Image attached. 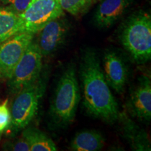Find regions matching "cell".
I'll use <instances>...</instances> for the list:
<instances>
[{
	"mask_svg": "<svg viewBox=\"0 0 151 151\" xmlns=\"http://www.w3.org/2000/svg\"><path fill=\"white\" fill-rule=\"evenodd\" d=\"M31 0H0L6 8L20 16L24 12Z\"/></svg>",
	"mask_w": 151,
	"mask_h": 151,
	"instance_id": "cell-17",
	"label": "cell"
},
{
	"mask_svg": "<svg viewBox=\"0 0 151 151\" xmlns=\"http://www.w3.org/2000/svg\"><path fill=\"white\" fill-rule=\"evenodd\" d=\"M96 0H58L63 11L73 15H81L91 6Z\"/></svg>",
	"mask_w": 151,
	"mask_h": 151,
	"instance_id": "cell-16",
	"label": "cell"
},
{
	"mask_svg": "<svg viewBox=\"0 0 151 151\" xmlns=\"http://www.w3.org/2000/svg\"><path fill=\"white\" fill-rule=\"evenodd\" d=\"M11 124V112L8 108V99L0 104V133L6 130Z\"/></svg>",
	"mask_w": 151,
	"mask_h": 151,
	"instance_id": "cell-19",
	"label": "cell"
},
{
	"mask_svg": "<svg viewBox=\"0 0 151 151\" xmlns=\"http://www.w3.org/2000/svg\"><path fill=\"white\" fill-rule=\"evenodd\" d=\"M83 105L87 113L108 124L118 121L120 111L106 81L99 57L95 50L83 52L79 67Z\"/></svg>",
	"mask_w": 151,
	"mask_h": 151,
	"instance_id": "cell-1",
	"label": "cell"
},
{
	"mask_svg": "<svg viewBox=\"0 0 151 151\" xmlns=\"http://www.w3.org/2000/svg\"><path fill=\"white\" fill-rule=\"evenodd\" d=\"M120 43L132 60L144 64L151 58V16L143 11L132 14L122 23L118 34Z\"/></svg>",
	"mask_w": 151,
	"mask_h": 151,
	"instance_id": "cell-3",
	"label": "cell"
},
{
	"mask_svg": "<svg viewBox=\"0 0 151 151\" xmlns=\"http://www.w3.org/2000/svg\"><path fill=\"white\" fill-rule=\"evenodd\" d=\"M22 137L29 143L30 151L58 150L54 141L46 133L37 128H26L22 132Z\"/></svg>",
	"mask_w": 151,
	"mask_h": 151,
	"instance_id": "cell-15",
	"label": "cell"
},
{
	"mask_svg": "<svg viewBox=\"0 0 151 151\" xmlns=\"http://www.w3.org/2000/svg\"><path fill=\"white\" fill-rule=\"evenodd\" d=\"M102 71L110 88L117 93H122L129 78V68L121 55L106 50L102 58Z\"/></svg>",
	"mask_w": 151,
	"mask_h": 151,
	"instance_id": "cell-10",
	"label": "cell"
},
{
	"mask_svg": "<svg viewBox=\"0 0 151 151\" xmlns=\"http://www.w3.org/2000/svg\"><path fill=\"white\" fill-rule=\"evenodd\" d=\"M128 113L134 118L148 122L151 119V81L148 75H141L130 90L126 102Z\"/></svg>",
	"mask_w": 151,
	"mask_h": 151,
	"instance_id": "cell-9",
	"label": "cell"
},
{
	"mask_svg": "<svg viewBox=\"0 0 151 151\" xmlns=\"http://www.w3.org/2000/svg\"><path fill=\"white\" fill-rule=\"evenodd\" d=\"M81 100V91L74 66L69 65L58 81L49 108L53 126L65 129L74 120Z\"/></svg>",
	"mask_w": 151,
	"mask_h": 151,
	"instance_id": "cell-2",
	"label": "cell"
},
{
	"mask_svg": "<svg viewBox=\"0 0 151 151\" xmlns=\"http://www.w3.org/2000/svg\"><path fill=\"white\" fill-rule=\"evenodd\" d=\"M1 133H0V138H1Z\"/></svg>",
	"mask_w": 151,
	"mask_h": 151,
	"instance_id": "cell-20",
	"label": "cell"
},
{
	"mask_svg": "<svg viewBox=\"0 0 151 151\" xmlns=\"http://www.w3.org/2000/svg\"><path fill=\"white\" fill-rule=\"evenodd\" d=\"M122 137L129 143L130 148L136 151H150V141L144 129L132 121L124 112H120L118 120Z\"/></svg>",
	"mask_w": 151,
	"mask_h": 151,
	"instance_id": "cell-12",
	"label": "cell"
},
{
	"mask_svg": "<svg viewBox=\"0 0 151 151\" xmlns=\"http://www.w3.org/2000/svg\"><path fill=\"white\" fill-rule=\"evenodd\" d=\"M35 35L21 32L0 43V76L9 79Z\"/></svg>",
	"mask_w": 151,
	"mask_h": 151,
	"instance_id": "cell-7",
	"label": "cell"
},
{
	"mask_svg": "<svg viewBox=\"0 0 151 151\" xmlns=\"http://www.w3.org/2000/svg\"><path fill=\"white\" fill-rule=\"evenodd\" d=\"M3 148L6 150L30 151L29 143L22 136L19 139L5 142L3 146Z\"/></svg>",
	"mask_w": 151,
	"mask_h": 151,
	"instance_id": "cell-18",
	"label": "cell"
},
{
	"mask_svg": "<svg viewBox=\"0 0 151 151\" xmlns=\"http://www.w3.org/2000/svg\"><path fill=\"white\" fill-rule=\"evenodd\" d=\"M64 16L58 0H31L20 15L22 32L36 35L49 22Z\"/></svg>",
	"mask_w": 151,
	"mask_h": 151,
	"instance_id": "cell-6",
	"label": "cell"
},
{
	"mask_svg": "<svg viewBox=\"0 0 151 151\" xmlns=\"http://www.w3.org/2000/svg\"><path fill=\"white\" fill-rule=\"evenodd\" d=\"M105 139L99 132L86 129L78 132L72 138L69 149L74 151H97L104 146Z\"/></svg>",
	"mask_w": 151,
	"mask_h": 151,
	"instance_id": "cell-13",
	"label": "cell"
},
{
	"mask_svg": "<svg viewBox=\"0 0 151 151\" xmlns=\"http://www.w3.org/2000/svg\"><path fill=\"white\" fill-rule=\"evenodd\" d=\"M132 0H104L94 14L93 21L97 27L107 29L123 16Z\"/></svg>",
	"mask_w": 151,
	"mask_h": 151,
	"instance_id": "cell-11",
	"label": "cell"
},
{
	"mask_svg": "<svg viewBox=\"0 0 151 151\" xmlns=\"http://www.w3.org/2000/svg\"><path fill=\"white\" fill-rule=\"evenodd\" d=\"M21 32L20 16L6 7L0 8V43Z\"/></svg>",
	"mask_w": 151,
	"mask_h": 151,
	"instance_id": "cell-14",
	"label": "cell"
},
{
	"mask_svg": "<svg viewBox=\"0 0 151 151\" xmlns=\"http://www.w3.org/2000/svg\"><path fill=\"white\" fill-rule=\"evenodd\" d=\"M69 23L62 16L51 20L39 31L37 38L34 40L37 44L43 57L55 53L64 46L69 32Z\"/></svg>",
	"mask_w": 151,
	"mask_h": 151,
	"instance_id": "cell-8",
	"label": "cell"
},
{
	"mask_svg": "<svg viewBox=\"0 0 151 151\" xmlns=\"http://www.w3.org/2000/svg\"><path fill=\"white\" fill-rule=\"evenodd\" d=\"M46 83L47 74L41 73L35 83L16 94L11 111L10 124L14 132L27 127L35 118L40 100L46 90Z\"/></svg>",
	"mask_w": 151,
	"mask_h": 151,
	"instance_id": "cell-4",
	"label": "cell"
},
{
	"mask_svg": "<svg viewBox=\"0 0 151 151\" xmlns=\"http://www.w3.org/2000/svg\"><path fill=\"white\" fill-rule=\"evenodd\" d=\"M42 54L33 39L8 79L11 93L16 95L39 78L42 73Z\"/></svg>",
	"mask_w": 151,
	"mask_h": 151,
	"instance_id": "cell-5",
	"label": "cell"
}]
</instances>
